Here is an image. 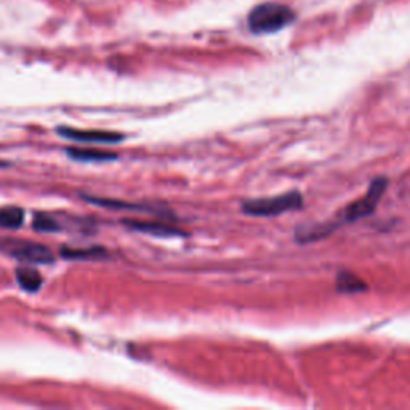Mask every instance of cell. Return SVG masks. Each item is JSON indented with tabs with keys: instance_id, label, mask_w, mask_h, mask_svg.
Returning <instances> with one entry per match:
<instances>
[{
	"instance_id": "7a4b0ae2",
	"label": "cell",
	"mask_w": 410,
	"mask_h": 410,
	"mask_svg": "<svg viewBox=\"0 0 410 410\" xmlns=\"http://www.w3.org/2000/svg\"><path fill=\"white\" fill-rule=\"evenodd\" d=\"M301 207H303V197L296 191L276 197H261L242 202V212L252 217H276L280 213L300 210Z\"/></svg>"
},
{
	"instance_id": "9c48e42d",
	"label": "cell",
	"mask_w": 410,
	"mask_h": 410,
	"mask_svg": "<svg viewBox=\"0 0 410 410\" xmlns=\"http://www.w3.org/2000/svg\"><path fill=\"white\" fill-rule=\"evenodd\" d=\"M24 212L20 207L0 208V228L16 229L23 225Z\"/></svg>"
},
{
	"instance_id": "5b68a950",
	"label": "cell",
	"mask_w": 410,
	"mask_h": 410,
	"mask_svg": "<svg viewBox=\"0 0 410 410\" xmlns=\"http://www.w3.org/2000/svg\"><path fill=\"white\" fill-rule=\"evenodd\" d=\"M58 133L64 138L74 139V142L80 143H102V144H111L119 143L123 138L122 135L114 132H100V130H77V128H68V127H59Z\"/></svg>"
},
{
	"instance_id": "52a82bcc",
	"label": "cell",
	"mask_w": 410,
	"mask_h": 410,
	"mask_svg": "<svg viewBox=\"0 0 410 410\" xmlns=\"http://www.w3.org/2000/svg\"><path fill=\"white\" fill-rule=\"evenodd\" d=\"M16 280H18L20 287L34 294L42 287V276L39 271L32 268H20L16 271Z\"/></svg>"
},
{
	"instance_id": "6da1fadb",
	"label": "cell",
	"mask_w": 410,
	"mask_h": 410,
	"mask_svg": "<svg viewBox=\"0 0 410 410\" xmlns=\"http://www.w3.org/2000/svg\"><path fill=\"white\" fill-rule=\"evenodd\" d=\"M295 12L287 5L266 2L257 5L249 15V28L255 34H263V32H276L285 26L294 23Z\"/></svg>"
},
{
	"instance_id": "30bf717a",
	"label": "cell",
	"mask_w": 410,
	"mask_h": 410,
	"mask_svg": "<svg viewBox=\"0 0 410 410\" xmlns=\"http://www.w3.org/2000/svg\"><path fill=\"white\" fill-rule=\"evenodd\" d=\"M127 225L133 228L135 231H142V233H149L155 236H178V229L170 228V226L165 225H154V223H146V221H127Z\"/></svg>"
},
{
	"instance_id": "277c9868",
	"label": "cell",
	"mask_w": 410,
	"mask_h": 410,
	"mask_svg": "<svg viewBox=\"0 0 410 410\" xmlns=\"http://www.w3.org/2000/svg\"><path fill=\"white\" fill-rule=\"evenodd\" d=\"M2 250L18 260L26 263H50L53 261L52 252L45 245L36 244V242L23 241H7L2 245Z\"/></svg>"
},
{
	"instance_id": "7c38bea8",
	"label": "cell",
	"mask_w": 410,
	"mask_h": 410,
	"mask_svg": "<svg viewBox=\"0 0 410 410\" xmlns=\"http://www.w3.org/2000/svg\"><path fill=\"white\" fill-rule=\"evenodd\" d=\"M32 225H34L36 229L44 231V233H47V231H56V229H59L56 220L47 217V215H44V213L36 215L34 221H32Z\"/></svg>"
},
{
	"instance_id": "3957f363",
	"label": "cell",
	"mask_w": 410,
	"mask_h": 410,
	"mask_svg": "<svg viewBox=\"0 0 410 410\" xmlns=\"http://www.w3.org/2000/svg\"><path fill=\"white\" fill-rule=\"evenodd\" d=\"M386 186H388L386 178H375V180L372 181V185L369 186V191L365 192V196L348 205L343 213V220L347 221V223H353V221L365 218L374 213L377 205H379L380 199L383 196V192L386 191Z\"/></svg>"
},
{
	"instance_id": "ba28073f",
	"label": "cell",
	"mask_w": 410,
	"mask_h": 410,
	"mask_svg": "<svg viewBox=\"0 0 410 410\" xmlns=\"http://www.w3.org/2000/svg\"><path fill=\"white\" fill-rule=\"evenodd\" d=\"M337 289L338 292L342 294H356V292H363V290L367 289V285L364 284V280H360L358 276H354L353 273L343 271L340 273L337 278Z\"/></svg>"
},
{
	"instance_id": "8992f818",
	"label": "cell",
	"mask_w": 410,
	"mask_h": 410,
	"mask_svg": "<svg viewBox=\"0 0 410 410\" xmlns=\"http://www.w3.org/2000/svg\"><path fill=\"white\" fill-rule=\"evenodd\" d=\"M69 158L82 162H107L117 159L116 154L106 153V151H96V149H80V148H69L68 149Z\"/></svg>"
},
{
	"instance_id": "8fae6325",
	"label": "cell",
	"mask_w": 410,
	"mask_h": 410,
	"mask_svg": "<svg viewBox=\"0 0 410 410\" xmlns=\"http://www.w3.org/2000/svg\"><path fill=\"white\" fill-rule=\"evenodd\" d=\"M63 257L66 258H79V260H89V258H100L102 255L101 249H87V250H77V249H63Z\"/></svg>"
}]
</instances>
